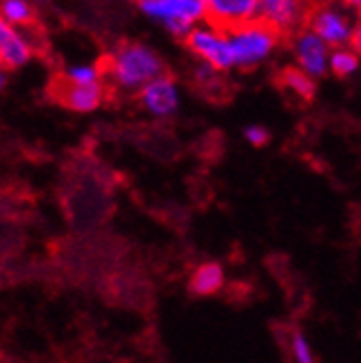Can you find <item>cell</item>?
Instances as JSON below:
<instances>
[{"label": "cell", "instance_id": "1", "mask_svg": "<svg viewBox=\"0 0 361 363\" xmlns=\"http://www.w3.org/2000/svg\"><path fill=\"white\" fill-rule=\"evenodd\" d=\"M165 69L160 53L144 43H122L109 58V78L124 91H140L165 74Z\"/></svg>", "mask_w": 361, "mask_h": 363}, {"label": "cell", "instance_id": "2", "mask_svg": "<svg viewBox=\"0 0 361 363\" xmlns=\"http://www.w3.org/2000/svg\"><path fill=\"white\" fill-rule=\"evenodd\" d=\"M138 9L149 21L165 27L173 38L187 40V35L206 18L204 0H140Z\"/></svg>", "mask_w": 361, "mask_h": 363}, {"label": "cell", "instance_id": "3", "mask_svg": "<svg viewBox=\"0 0 361 363\" xmlns=\"http://www.w3.org/2000/svg\"><path fill=\"white\" fill-rule=\"evenodd\" d=\"M228 40L238 69H252L270 58L279 43V31L264 21H250L235 29H228Z\"/></svg>", "mask_w": 361, "mask_h": 363}, {"label": "cell", "instance_id": "4", "mask_svg": "<svg viewBox=\"0 0 361 363\" xmlns=\"http://www.w3.org/2000/svg\"><path fill=\"white\" fill-rule=\"evenodd\" d=\"M187 47L195 53L202 62L215 67L218 71H228L235 67L233 49L228 40V31L215 25H197L187 35Z\"/></svg>", "mask_w": 361, "mask_h": 363}, {"label": "cell", "instance_id": "5", "mask_svg": "<svg viewBox=\"0 0 361 363\" xmlns=\"http://www.w3.org/2000/svg\"><path fill=\"white\" fill-rule=\"evenodd\" d=\"M138 98H140V104L144 111L157 120H167V118L175 116L179 108V102H182L177 82L167 74H162L155 80H151L149 84H144L138 91Z\"/></svg>", "mask_w": 361, "mask_h": 363}, {"label": "cell", "instance_id": "6", "mask_svg": "<svg viewBox=\"0 0 361 363\" xmlns=\"http://www.w3.org/2000/svg\"><path fill=\"white\" fill-rule=\"evenodd\" d=\"M295 60L301 71H306L311 78L319 80L326 76V71H331V47L323 43L319 35L311 29L299 31L297 38L293 43Z\"/></svg>", "mask_w": 361, "mask_h": 363}, {"label": "cell", "instance_id": "7", "mask_svg": "<svg viewBox=\"0 0 361 363\" xmlns=\"http://www.w3.org/2000/svg\"><path fill=\"white\" fill-rule=\"evenodd\" d=\"M352 27L348 13L337 7H319L311 16V31H315L331 49L348 47Z\"/></svg>", "mask_w": 361, "mask_h": 363}, {"label": "cell", "instance_id": "8", "mask_svg": "<svg viewBox=\"0 0 361 363\" xmlns=\"http://www.w3.org/2000/svg\"><path fill=\"white\" fill-rule=\"evenodd\" d=\"M206 18L224 31L260 18V0H204Z\"/></svg>", "mask_w": 361, "mask_h": 363}, {"label": "cell", "instance_id": "9", "mask_svg": "<svg viewBox=\"0 0 361 363\" xmlns=\"http://www.w3.org/2000/svg\"><path fill=\"white\" fill-rule=\"evenodd\" d=\"M33 56V47L25 38V33L9 25L0 16V67L5 69H21L25 67Z\"/></svg>", "mask_w": 361, "mask_h": 363}, {"label": "cell", "instance_id": "10", "mask_svg": "<svg viewBox=\"0 0 361 363\" xmlns=\"http://www.w3.org/2000/svg\"><path fill=\"white\" fill-rule=\"evenodd\" d=\"M304 18V0H260V21L279 33L295 31Z\"/></svg>", "mask_w": 361, "mask_h": 363}, {"label": "cell", "instance_id": "11", "mask_svg": "<svg viewBox=\"0 0 361 363\" xmlns=\"http://www.w3.org/2000/svg\"><path fill=\"white\" fill-rule=\"evenodd\" d=\"M62 102L69 111H74V113H94L104 102V86H102V82L89 84V86L69 84L62 94Z\"/></svg>", "mask_w": 361, "mask_h": 363}, {"label": "cell", "instance_id": "12", "mask_svg": "<svg viewBox=\"0 0 361 363\" xmlns=\"http://www.w3.org/2000/svg\"><path fill=\"white\" fill-rule=\"evenodd\" d=\"M222 284H224V268L218 262H206L202 266H197L191 277V290L202 297L218 293Z\"/></svg>", "mask_w": 361, "mask_h": 363}, {"label": "cell", "instance_id": "13", "mask_svg": "<svg viewBox=\"0 0 361 363\" xmlns=\"http://www.w3.org/2000/svg\"><path fill=\"white\" fill-rule=\"evenodd\" d=\"M282 82H284V86L291 91L293 96H297L304 102H311L317 96V80L311 78L299 67H288V69H284Z\"/></svg>", "mask_w": 361, "mask_h": 363}, {"label": "cell", "instance_id": "14", "mask_svg": "<svg viewBox=\"0 0 361 363\" xmlns=\"http://www.w3.org/2000/svg\"><path fill=\"white\" fill-rule=\"evenodd\" d=\"M0 16L13 27H27L33 23V5L29 0H0Z\"/></svg>", "mask_w": 361, "mask_h": 363}, {"label": "cell", "instance_id": "15", "mask_svg": "<svg viewBox=\"0 0 361 363\" xmlns=\"http://www.w3.org/2000/svg\"><path fill=\"white\" fill-rule=\"evenodd\" d=\"M361 58L350 47H339L331 51V71L337 78H350L359 71Z\"/></svg>", "mask_w": 361, "mask_h": 363}, {"label": "cell", "instance_id": "16", "mask_svg": "<svg viewBox=\"0 0 361 363\" xmlns=\"http://www.w3.org/2000/svg\"><path fill=\"white\" fill-rule=\"evenodd\" d=\"M65 80L67 84L74 86H89V84H100L102 80V69L91 62H76L65 69Z\"/></svg>", "mask_w": 361, "mask_h": 363}, {"label": "cell", "instance_id": "17", "mask_svg": "<svg viewBox=\"0 0 361 363\" xmlns=\"http://www.w3.org/2000/svg\"><path fill=\"white\" fill-rule=\"evenodd\" d=\"M291 352H293L295 363H317L311 343H309V339H306V335L301 330H295L291 335Z\"/></svg>", "mask_w": 361, "mask_h": 363}, {"label": "cell", "instance_id": "18", "mask_svg": "<svg viewBox=\"0 0 361 363\" xmlns=\"http://www.w3.org/2000/svg\"><path fill=\"white\" fill-rule=\"evenodd\" d=\"M242 135H244V140L250 144V147H257V149L266 147V144L270 142V131L266 129L264 124H246Z\"/></svg>", "mask_w": 361, "mask_h": 363}, {"label": "cell", "instance_id": "19", "mask_svg": "<svg viewBox=\"0 0 361 363\" xmlns=\"http://www.w3.org/2000/svg\"><path fill=\"white\" fill-rule=\"evenodd\" d=\"M220 74H222V71H218L215 67L202 62L200 67L195 69V80H197V84H202V89H209V86L220 82Z\"/></svg>", "mask_w": 361, "mask_h": 363}, {"label": "cell", "instance_id": "20", "mask_svg": "<svg viewBox=\"0 0 361 363\" xmlns=\"http://www.w3.org/2000/svg\"><path fill=\"white\" fill-rule=\"evenodd\" d=\"M352 51H357L359 56H361V23H357L352 27V35H350V45H348Z\"/></svg>", "mask_w": 361, "mask_h": 363}, {"label": "cell", "instance_id": "21", "mask_svg": "<svg viewBox=\"0 0 361 363\" xmlns=\"http://www.w3.org/2000/svg\"><path fill=\"white\" fill-rule=\"evenodd\" d=\"M341 5L346 9H355V11H361V0H339Z\"/></svg>", "mask_w": 361, "mask_h": 363}, {"label": "cell", "instance_id": "22", "mask_svg": "<svg viewBox=\"0 0 361 363\" xmlns=\"http://www.w3.org/2000/svg\"><path fill=\"white\" fill-rule=\"evenodd\" d=\"M7 71H9V69L0 67V91H3V89L7 86V82H9V76H7Z\"/></svg>", "mask_w": 361, "mask_h": 363}, {"label": "cell", "instance_id": "23", "mask_svg": "<svg viewBox=\"0 0 361 363\" xmlns=\"http://www.w3.org/2000/svg\"><path fill=\"white\" fill-rule=\"evenodd\" d=\"M135 3H140V0H135Z\"/></svg>", "mask_w": 361, "mask_h": 363}]
</instances>
